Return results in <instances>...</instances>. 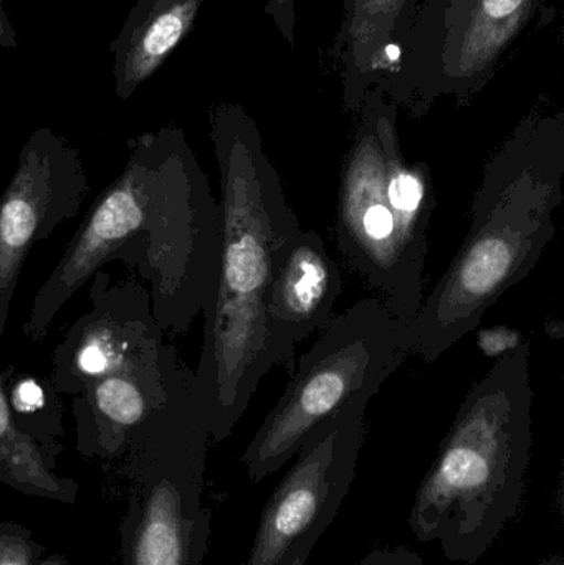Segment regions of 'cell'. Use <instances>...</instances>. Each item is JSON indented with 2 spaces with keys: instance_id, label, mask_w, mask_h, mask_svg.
<instances>
[{
  "instance_id": "cell-22",
  "label": "cell",
  "mask_w": 564,
  "mask_h": 565,
  "mask_svg": "<svg viewBox=\"0 0 564 565\" xmlns=\"http://www.w3.org/2000/svg\"><path fill=\"white\" fill-rule=\"evenodd\" d=\"M17 46H19V40H17L15 29L7 15L6 7L0 2V49L15 50Z\"/></svg>"
},
{
  "instance_id": "cell-10",
  "label": "cell",
  "mask_w": 564,
  "mask_h": 565,
  "mask_svg": "<svg viewBox=\"0 0 564 565\" xmlns=\"http://www.w3.org/2000/svg\"><path fill=\"white\" fill-rule=\"evenodd\" d=\"M73 397L76 451L115 467L129 445L194 408H207L195 371L166 335L152 339Z\"/></svg>"
},
{
  "instance_id": "cell-8",
  "label": "cell",
  "mask_w": 564,
  "mask_h": 565,
  "mask_svg": "<svg viewBox=\"0 0 564 565\" xmlns=\"http://www.w3.org/2000/svg\"><path fill=\"white\" fill-rule=\"evenodd\" d=\"M542 0H421L393 73L380 89L411 118L437 99L469 106L496 76Z\"/></svg>"
},
{
  "instance_id": "cell-19",
  "label": "cell",
  "mask_w": 564,
  "mask_h": 565,
  "mask_svg": "<svg viewBox=\"0 0 564 565\" xmlns=\"http://www.w3.org/2000/svg\"><path fill=\"white\" fill-rule=\"evenodd\" d=\"M526 342L529 341L522 332L513 328H507V326L483 329L479 332V339H477V344H479L482 354L493 359L503 358V355L522 348Z\"/></svg>"
},
{
  "instance_id": "cell-6",
  "label": "cell",
  "mask_w": 564,
  "mask_h": 565,
  "mask_svg": "<svg viewBox=\"0 0 564 565\" xmlns=\"http://www.w3.org/2000/svg\"><path fill=\"white\" fill-rule=\"evenodd\" d=\"M411 355L409 322L394 318L380 298L333 316L245 448L247 477L258 483L280 471L328 418L371 401Z\"/></svg>"
},
{
  "instance_id": "cell-20",
  "label": "cell",
  "mask_w": 564,
  "mask_h": 565,
  "mask_svg": "<svg viewBox=\"0 0 564 565\" xmlns=\"http://www.w3.org/2000/svg\"><path fill=\"white\" fill-rule=\"evenodd\" d=\"M357 565H426L423 557L406 546L381 547L371 551Z\"/></svg>"
},
{
  "instance_id": "cell-15",
  "label": "cell",
  "mask_w": 564,
  "mask_h": 565,
  "mask_svg": "<svg viewBox=\"0 0 564 565\" xmlns=\"http://www.w3.org/2000/svg\"><path fill=\"white\" fill-rule=\"evenodd\" d=\"M205 0H136L113 40L115 93L126 102L194 29Z\"/></svg>"
},
{
  "instance_id": "cell-21",
  "label": "cell",
  "mask_w": 564,
  "mask_h": 565,
  "mask_svg": "<svg viewBox=\"0 0 564 565\" xmlns=\"http://www.w3.org/2000/svg\"><path fill=\"white\" fill-rule=\"evenodd\" d=\"M265 12L270 17L278 32L281 33L287 43H295V0H267L265 2Z\"/></svg>"
},
{
  "instance_id": "cell-13",
  "label": "cell",
  "mask_w": 564,
  "mask_h": 565,
  "mask_svg": "<svg viewBox=\"0 0 564 565\" xmlns=\"http://www.w3.org/2000/svg\"><path fill=\"white\" fill-rule=\"evenodd\" d=\"M343 278L323 238L301 231L278 255L265 316L278 365L294 374L295 348L333 318Z\"/></svg>"
},
{
  "instance_id": "cell-12",
  "label": "cell",
  "mask_w": 564,
  "mask_h": 565,
  "mask_svg": "<svg viewBox=\"0 0 564 565\" xmlns=\"http://www.w3.org/2000/svg\"><path fill=\"white\" fill-rule=\"evenodd\" d=\"M89 309L65 332L52 355L49 379L60 395H76L105 377L132 352L164 335L152 316L148 289L138 280L92 277Z\"/></svg>"
},
{
  "instance_id": "cell-11",
  "label": "cell",
  "mask_w": 564,
  "mask_h": 565,
  "mask_svg": "<svg viewBox=\"0 0 564 565\" xmlns=\"http://www.w3.org/2000/svg\"><path fill=\"white\" fill-rule=\"evenodd\" d=\"M89 184L82 154L49 128L32 132L0 195V341L33 245L82 211Z\"/></svg>"
},
{
  "instance_id": "cell-7",
  "label": "cell",
  "mask_w": 564,
  "mask_h": 565,
  "mask_svg": "<svg viewBox=\"0 0 564 565\" xmlns=\"http://www.w3.org/2000/svg\"><path fill=\"white\" fill-rule=\"evenodd\" d=\"M207 408L135 441L116 467L128 488L119 523L121 565H204L212 513L204 503Z\"/></svg>"
},
{
  "instance_id": "cell-14",
  "label": "cell",
  "mask_w": 564,
  "mask_h": 565,
  "mask_svg": "<svg viewBox=\"0 0 564 565\" xmlns=\"http://www.w3.org/2000/svg\"><path fill=\"white\" fill-rule=\"evenodd\" d=\"M343 17L330 50L343 108L358 115L364 96L393 73L419 0H341Z\"/></svg>"
},
{
  "instance_id": "cell-18",
  "label": "cell",
  "mask_w": 564,
  "mask_h": 565,
  "mask_svg": "<svg viewBox=\"0 0 564 565\" xmlns=\"http://www.w3.org/2000/svg\"><path fill=\"white\" fill-rule=\"evenodd\" d=\"M0 565H75L36 543L32 531L15 521H0Z\"/></svg>"
},
{
  "instance_id": "cell-2",
  "label": "cell",
  "mask_w": 564,
  "mask_h": 565,
  "mask_svg": "<svg viewBox=\"0 0 564 565\" xmlns=\"http://www.w3.org/2000/svg\"><path fill=\"white\" fill-rule=\"evenodd\" d=\"M209 122L221 172L222 247L195 377L212 441L221 444L244 417L262 379L278 365L265 298L281 248L301 227L252 116L237 103H217Z\"/></svg>"
},
{
  "instance_id": "cell-4",
  "label": "cell",
  "mask_w": 564,
  "mask_h": 565,
  "mask_svg": "<svg viewBox=\"0 0 564 565\" xmlns=\"http://www.w3.org/2000/svg\"><path fill=\"white\" fill-rule=\"evenodd\" d=\"M530 344L497 359L464 398L417 487L409 527L453 563H479L519 514L532 455Z\"/></svg>"
},
{
  "instance_id": "cell-1",
  "label": "cell",
  "mask_w": 564,
  "mask_h": 565,
  "mask_svg": "<svg viewBox=\"0 0 564 565\" xmlns=\"http://www.w3.org/2000/svg\"><path fill=\"white\" fill-rule=\"evenodd\" d=\"M221 207L178 126L129 141L121 174L96 199L22 326L29 341L49 334L55 316L105 265L121 264L151 299L152 316L182 335L211 308L221 267Z\"/></svg>"
},
{
  "instance_id": "cell-16",
  "label": "cell",
  "mask_w": 564,
  "mask_h": 565,
  "mask_svg": "<svg viewBox=\"0 0 564 565\" xmlns=\"http://www.w3.org/2000/svg\"><path fill=\"white\" fill-rule=\"evenodd\" d=\"M15 369H0V483L23 497L75 504L79 487L56 470L58 454L23 434L13 420L7 385Z\"/></svg>"
},
{
  "instance_id": "cell-24",
  "label": "cell",
  "mask_w": 564,
  "mask_h": 565,
  "mask_svg": "<svg viewBox=\"0 0 564 565\" xmlns=\"http://www.w3.org/2000/svg\"><path fill=\"white\" fill-rule=\"evenodd\" d=\"M539 565H564V561L560 554H556V556L546 557V559H543Z\"/></svg>"
},
{
  "instance_id": "cell-9",
  "label": "cell",
  "mask_w": 564,
  "mask_h": 565,
  "mask_svg": "<svg viewBox=\"0 0 564 565\" xmlns=\"http://www.w3.org/2000/svg\"><path fill=\"white\" fill-rule=\"evenodd\" d=\"M368 404L353 402L308 438L268 498L241 565H288L301 551L315 550L353 487Z\"/></svg>"
},
{
  "instance_id": "cell-3",
  "label": "cell",
  "mask_w": 564,
  "mask_h": 565,
  "mask_svg": "<svg viewBox=\"0 0 564 565\" xmlns=\"http://www.w3.org/2000/svg\"><path fill=\"white\" fill-rule=\"evenodd\" d=\"M564 113L533 109L483 168L462 247L409 322L413 355L436 362L535 270L563 202Z\"/></svg>"
},
{
  "instance_id": "cell-23",
  "label": "cell",
  "mask_w": 564,
  "mask_h": 565,
  "mask_svg": "<svg viewBox=\"0 0 564 565\" xmlns=\"http://www.w3.org/2000/svg\"><path fill=\"white\" fill-rule=\"evenodd\" d=\"M311 553H313V550L301 551V553L298 554V556L295 557V559L291 561V563L288 565H307L308 559H310Z\"/></svg>"
},
{
  "instance_id": "cell-5",
  "label": "cell",
  "mask_w": 564,
  "mask_h": 565,
  "mask_svg": "<svg viewBox=\"0 0 564 565\" xmlns=\"http://www.w3.org/2000/svg\"><path fill=\"white\" fill-rule=\"evenodd\" d=\"M397 111L380 89L364 96L341 169L334 232L348 267L394 318L411 322L426 298L436 191L429 164L404 158Z\"/></svg>"
},
{
  "instance_id": "cell-17",
  "label": "cell",
  "mask_w": 564,
  "mask_h": 565,
  "mask_svg": "<svg viewBox=\"0 0 564 565\" xmlns=\"http://www.w3.org/2000/svg\"><path fill=\"white\" fill-rule=\"evenodd\" d=\"M58 395L49 377L42 381L13 372L7 385V398L17 427L56 454L62 451L58 438L63 435Z\"/></svg>"
}]
</instances>
